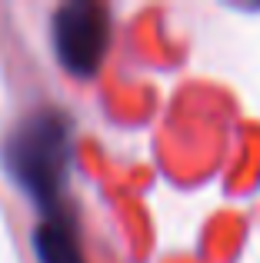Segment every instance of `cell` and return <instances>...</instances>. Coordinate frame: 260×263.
<instances>
[{
  "label": "cell",
  "instance_id": "obj_1",
  "mask_svg": "<svg viewBox=\"0 0 260 263\" xmlns=\"http://www.w3.org/2000/svg\"><path fill=\"white\" fill-rule=\"evenodd\" d=\"M70 120L53 107L24 117L4 143L10 177L44 213H57L70 170Z\"/></svg>",
  "mask_w": 260,
  "mask_h": 263
},
{
  "label": "cell",
  "instance_id": "obj_2",
  "mask_svg": "<svg viewBox=\"0 0 260 263\" xmlns=\"http://www.w3.org/2000/svg\"><path fill=\"white\" fill-rule=\"evenodd\" d=\"M50 33L60 64L77 77H94L110 47V13L94 0H70L57 7Z\"/></svg>",
  "mask_w": 260,
  "mask_h": 263
},
{
  "label": "cell",
  "instance_id": "obj_3",
  "mask_svg": "<svg viewBox=\"0 0 260 263\" xmlns=\"http://www.w3.org/2000/svg\"><path fill=\"white\" fill-rule=\"evenodd\" d=\"M33 250H37L40 263H87L70 217L60 210L44 213V220L33 230Z\"/></svg>",
  "mask_w": 260,
  "mask_h": 263
}]
</instances>
